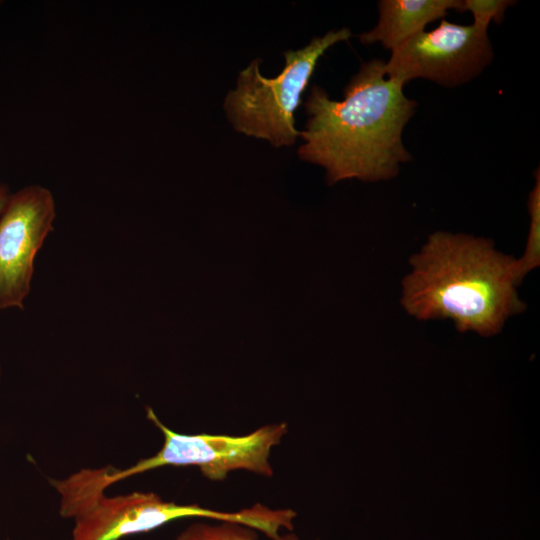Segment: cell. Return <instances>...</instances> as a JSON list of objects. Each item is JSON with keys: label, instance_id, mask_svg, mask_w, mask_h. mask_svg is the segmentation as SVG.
I'll list each match as a JSON object with an SVG mask.
<instances>
[{"label": "cell", "instance_id": "1", "mask_svg": "<svg viewBox=\"0 0 540 540\" xmlns=\"http://www.w3.org/2000/svg\"><path fill=\"white\" fill-rule=\"evenodd\" d=\"M384 64L381 59L363 63L341 101L316 85L310 91L298 155L323 166L329 183L388 180L411 158L402 134L417 102L405 96L402 83L386 76Z\"/></svg>", "mask_w": 540, "mask_h": 540}, {"label": "cell", "instance_id": "2", "mask_svg": "<svg viewBox=\"0 0 540 540\" xmlns=\"http://www.w3.org/2000/svg\"><path fill=\"white\" fill-rule=\"evenodd\" d=\"M410 263L402 304L418 319L449 318L460 332L491 336L525 308L517 260L487 239L436 232Z\"/></svg>", "mask_w": 540, "mask_h": 540}, {"label": "cell", "instance_id": "3", "mask_svg": "<svg viewBox=\"0 0 540 540\" xmlns=\"http://www.w3.org/2000/svg\"><path fill=\"white\" fill-rule=\"evenodd\" d=\"M350 36L347 28L331 30L299 50L285 52V65L274 78L261 75L260 61L253 60L239 73L236 88L224 101V110L234 129L265 139L275 147L293 144L300 134L294 113L318 60L329 47Z\"/></svg>", "mask_w": 540, "mask_h": 540}, {"label": "cell", "instance_id": "4", "mask_svg": "<svg viewBox=\"0 0 540 540\" xmlns=\"http://www.w3.org/2000/svg\"><path fill=\"white\" fill-rule=\"evenodd\" d=\"M146 415L164 436L161 449L125 469L111 466L96 469L95 479L102 490L163 466H198L203 476L212 481H222L229 472L238 469L270 477L273 475L271 450L287 433V424L281 422L264 425L244 436L186 435L164 425L150 407L146 408Z\"/></svg>", "mask_w": 540, "mask_h": 540}, {"label": "cell", "instance_id": "5", "mask_svg": "<svg viewBox=\"0 0 540 540\" xmlns=\"http://www.w3.org/2000/svg\"><path fill=\"white\" fill-rule=\"evenodd\" d=\"M188 517L241 523L262 532L269 528L272 519L269 508L260 503L237 512H221L197 504L165 501L153 492L117 496L102 493L74 511L71 540H121Z\"/></svg>", "mask_w": 540, "mask_h": 540}, {"label": "cell", "instance_id": "6", "mask_svg": "<svg viewBox=\"0 0 540 540\" xmlns=\"http://www.w3.org/2000/svg\"><path fill=\"white\" fill-rule=\"evenodd\" d=\"M384 64L387 77L403 85L429 79L455 87L479 75L493 58L487 31L442 19L431 31H420L391 50Z\"/></svg>", "mask_w": 540, "mask_h": 540}, {"label": "cell", "instance_id": "7", "mask_svg": "<svg viewBox=\"0 0 540 540\" xmlns=\"http://www.w3.org/2000/svg\"><path fill=\"white\" fill-rule=\"evenodd\" d=\"M55 202L45 187L31 185L13 195L0 214V309H23L34 260L53 230Z\"/></svg>", "mask_w": 540, "mask_h": 540}, {"label": "cell", "instance_id": "8", "mask_svg": "<svg viewBox=\"0 0 540 540\" xmlns=\"http://www.w3.org/2000/svg\"><path fill=\"white\" fill-rule=\"evenodd\" d=\"M378 7L377 25L359 39L363 44L380 42L391 50L424 30L428 23L442 19L449 10L465 11L460 0H382Z\"/></svg>", "mask_w": 540, "mask_h": 540}, {"label": "cell", "instance_id": "9", "mask_svg": "<svg viewBox=\"0 0 540 540\" xmlns=\"http://www.w3.org/2000/svg\"><path fill=\"white\" fill-rule=\"evenodd\" d=\"M256 529L241 523L222 521L211 525L203 522L193 523L182 531L175 540H257ZM287 540H298L290 535Z\"/></svg>", "mask_w": 540, "mask_h": 540}, {"label": "cell", "instance_id": "10", "mask_svg": "<svg viewBox=\"0 0 540 540\" xmlns=\"http://www.w3.org/2000/svg\"><path fill=\"white\" fill-rule=\"evenodd\" d=\"M536 183L529 195L528 210L530 215L529 233L523 256L517 260L518 272L522 280L525 275L540 263V177L536 172Z\"/></svg>", "mask_w": 540, "mask_h": 540}, {"label": "cell", "instance_id": "11", "mask_svg": "<svg viewBox=\"0 0 540 540\" xmlns=\"http://www.w3.org/2000/svg\"><path fill=\"white\" fill-rule=\"evenodd\" d=\"M465 11H470L474 22L472 25L487 31L491 21L500 23L504 19L506 9L514 2L510 0H464Z\"/></svg>", "mask_w": 540, "mask_h": 540}, {"label": "cell", "instance_id": "12", "mask_svg": "<svg viewBox=\"0 0 540 540\" xmlns=\"http://www.w3.org/2000/svg\"><path fill=\"white\" fill-rule=\"evenodd\" d=\"M9 197H10V194L8 192V189L5 186L0 185V214L5 208L9 200Z\"/></svg>", "mask_w": 540, "mask_h": 540}]
</instances>
